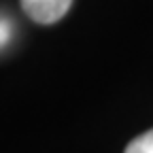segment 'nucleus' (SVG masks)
I'll return each mask as SVG.
<instances>
[{
	"mask_svg": "<svg viewBox=\"0 0 153 153\" xmlns=\"http://www.w3.org/2000/svg\"><path fill=\"white\" fill-rule=\"evenodd\" d=\"M72 0H22L26 15L36 24H55L68 13Z\"/></svg>",
	"mask_w": 153,
	"mask_h": 153,
	"instance_id": "1",
	"label": "nucleus"
},
{
	"mask_svg": "<svg viewBox=\"0 0 153 153\" xmlns=\"http://www.w3.org/2000/svg\"><path fill=\"white\" fill-rule=\"evenodd\" d=\"M126 153H153V130L140 134L138 138H134L126 147Z\"/></svg>",
	"mask_w": 153,
	"mask_h": 153,
	"instance_id": "2",
	"label": "nucleus"
},
{
	"mask_svg": "<svg viewBox=\"0 0 153 153\" xmlns=\"http://www.w3.org/2000/svg\"><path fill=\"white\" fill-rule=\"evenodd\" d=\"M9 41H11V22L0 17V47H4Z\"/></svg>",
	"mask_w": 153,
	"mask_h": 153,
	"instance_id": "3",
	"label": "nucleus"
}]
</instances>
